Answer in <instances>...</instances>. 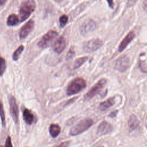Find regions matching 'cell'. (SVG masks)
Returning a JSON list of instances; mask_svg holds the SVG:
<instances>
[{
  "mask_svg": "<svg viewBox=\"0 0 147 147\" xmlns=\"http://www.w3.org/2000/svg\"><path fill=\"white\" fill-rule=\"evenodd\" d=\"M68 21V17L66 14H63L59 18V22L61 27L64 26Z\"/></svg>",
  "mask_w": 147,
  "mask_h": 147,
  "instance_id": "cell-24",
  "label": "cell"
},
{
  "mask_svg": "<svg viewBox=\"0 0 147 147\" xmlns=\"http://www.w3.org/2000/svg\"><path fill=\"white\" fill-rule=\"evenodd\" d=\"M22 115L24 120L26 124L30 125L33 123L34 121V116L29 109L25 108L22 112Z\"/></svg>",
  "mask_w": 147,
  "mask_h": 147,
  "instance_id": "cell-14",
  "label": "cell"
},
{
  "mask_svg": "<svg viewBox=\"0 0 147 147\" xmlns=\"http://www.w3.org/2000/svg\"><path fill=\"white\" fill-rule=\"evenodd\" d=\"M69 143V142L68 141H64V142H62L61 143H60L57 147H67Z\"/></svg>",
  "mask_w": 147,
  "mask_h": 147,
  "instance_id": "cell-27",
  "label": "cell"
},
{
  "mask_svg": "<svg viewBox=\"0 0 147 147\" xmlns=\"http://www.w3.org/2000/svg\"><path fill=\"white\" fill-rule=\"evenodd\" d=\"M96 28V22L91 18L86 20L80 26V32L82 35H86L87 34L93 32Z\"/></svg>",
  "mask_w": 147,
  "mask_h": 147,
  "instance_id": "cell-8",
  "label": "cell"
},
{
  "mask_svg": "<svg viewBox=\"0 0 147 147\" xmlns=\"http://www.w3.org/2000/svg\"><path fill=\"white\" fill-rule=\"evenodd\" d=\"M113 130V127L111 123L107 121L102 122L97 129V133L99 135H105L111 133Z\"/></svg>",
  "mask_w": 147,
  "mask_h": 147,
  "instance_id": "cell-11",
  "label": "cell"
},
{
  "mask_svg": "<svg viewBox=\"0 0 147 147\" xmlns=\"http://www.w3.org/2000/svg\"><path fill=\"white\" fill-rule=\"evenodd\" d=\"M19 21L20 20L18 16L15 14H11L8 16L7 18L6 24L9 26H13L17 25Z\"/></svg>",
  "mask_w": 147,
  "mask_h": 147,
  "instance_id": "cell-19",
  "label": "cell"
},
{
  "mask_svg": "<svg viewBox=\"0 0 147 147\" xmlns=\"http://www.w3.org/2000/svg\"><path fill=\"white\" fill-rule=\"evenodd\" d=\"M34 26V22L33 20H30L26 22L20 29L19 37L20 39L25 38L33 30Z\"/></svg>",
  "mask_w": 147,
  "mask_h": 147,
  "instance_id": "cell-10",
  "label": "cell"
},
{
  "mask_svg": "<svg viewBox=\"0 0 147 147\" xmlns=\"http://www.w3.org/2000/svg\"><path fill=\"white\" fill-rule=\"evenodd\" d=\"M86 85V82L83 78H76L68 84L66 89V94L68 96L75 95L84 89Z\"/></svg>",
  "mask_w": 147,
  "mask_h": 147,
  "instance_id": "cell-2",
  "label": "cell"
},
{
  "mask_svg": "<svg viewBox=\"0 0 147 147\" xmlns=\"http://www.w3.org/2000/svg\"><path fill=\"white\" fill-rule=\"evenodd\" d=\"M6 2V1L5 0H0V5H4V3Z\"/></svg>",
  "mask_w": 147,
  "mask_h": 147,
  "instance_id": "cell-30",
  "label": "cell"
},
{
  "mask_svg": "<svg viewBox=\"0 0 147 147\" xmlns=\"http://www.w3.org/2000/svg\"><path fill=\"white\" fill-rule=\"evenodd\" d=\"M0 118L2 122V125L3 127L6 125V118H5V114L4 111V108L2 103L0 100Z\"/></svg>",
  "mask_w": 147,
  "mask_h": 147,
  "instance_id": "cell-22",
  "label": "cell"
},
{
  "mask_svg": "<svg viewBox=\"0 0 147 147\" xmlns=\"http://www.w3.org/2000/svg\"><path fill=\"white\" fill-rule=\"evenodd\" d=\"M107 3H108V4H109V7H111V8H113V6H114V2L113 1H107Z\"/></svg>",
  "mask_w": 147,
  "mask_h": 147,
  "instance_id": "cell-29",
  "label": "cell"
},
{
  "mask_svg": "<svg viewBox=\"0 0 147 147\" xmlns=\"http://www.w3.org/2000/svg\"><path fill=\"white\" fill-rule=\"evenodd\" d=\"M0 147H2V146H1V145H0Z\"/></svg>",
  "mask_w": 147,
  "mask_h": 147,
  "instance_id": "cell-31",
  "label": "cell"
},
{
  "mask_svg": "<svg viewBox=\"0 0 147 147\" xmlns=\"http://www.w3.org/2000/svg\"><path fill=\"white\" fill-rule=\"evenodd\" d=\"M88 59V57L84 56L76 59L73 64V69H77L82 65Z\"/></svg>",
  "mask_w": 147,
  "mask_h": 147,
  "instance_id": "cell-20",
  "label": "cell"
},
{
  "mask_svg": "<svg viewBox=\"0 0 147 147\" xmlns=\"http://www.w3.org/2000/svg\"><path fill=\"white\" fill-rule=\"evenodd\" d=\"M100 147H103V146H100Z\"/></svg>",
  "mask_w": 147,
  "mask_h": 147,
  "instance_id": "cell-32",
  "label": "cell"
},
{
  "mask_svg": "<svg viewBox=\"0 0 147 147\" xmlns=\"http://www.w3.org/2000/svg\"><path fill=\"white\" fill-rule=\"evenodd\" d=\"M146 64V53L145 52H144L140 55L139 57V67L141 71L145 74L147 72Z\"/></svg>",
  "mask_w": 147,
  "mask_h": 147,
  "instance_id": "cell-17",
  "label": "cell"
},
{
  "mask_svg": "<svg viewBox=\"0 0 147 147\" xmlns=\"http://www.w3.org/2000/svg\"><path fill=\"white\" fill-rule=\"evenodd\" d=\"M60 130H61V128L60 126L57 124L52 123V124H51L49 126V133L53 138L56 137L60 134Z\"/></svg>",
  "mask_w": 147,
  "mask_h": 147,
  "instance_id": "cell-18",
  "label": "cell"
},
{
  "mask_svg": "<svg viewBox=\"0 0 147 147\" xmlns=\"http://www.w3.org/2000/svg\"><path fill=\"white\" fill-rule=\"evenodd\" d=\"M57 36L58 33L56 31L53 30H49L42 37V38L38 41V47L42 49L48 47Z\"/></svg>",
  "mask_w": 147,
  "mask_h": 147,
  "instance_id": "cell-5",
  "label": "cell"
},
{
  "mask_svg": "<svg viewBox=\"0 0 147 147\" xmlns=\"http://www.w3.org/2000/svg\"><path fill=\"white\" fill-rule=\"evenodd\" d=\"M24 49V46L23 45H20L16 49V50L14 52L13 56H12V58L14 61H17L19 59V57H20V55H21L22 52H23Z\"/></svg>",
  "mask_w": 147,
  "mask_h": 147,
  "instance_id": "cell-21",
  "label": "cell"
},
{
  "mask_svg": "<svg viewBox=\"0 0 147 147\" xmlns=\"http://www.w3.org/2000/svg\"><path fill=\"white\" fill-rule=\"evenodd\" d=\"M117 113H118V110L113 111H112L111 113H110L109 114V117H111V118H114V117H115L117 115Z\"/></svg>",
  "mask_w": 147,
  "mask_h": 147,
  "instance_id": "cell-28",
  "label": "cell"
},
{
  "mask_svg": "<svg viewBox=\"0 0 147 147\" xmlns=\"http://www.w3.org/2000/svg\"><path fill=\"white\" fill-rule=\"evenodd\" d=\"M6 68V63L5 59L0 56V76H2Z\"/></svg>",
  "mask_w": 147,
  "mask_h": 147,
  "instance_id": "cell-23",
  "label": "cell"
},
{
  "mask_svg": "<svg viewBox=\"0 0 147 147\" xmlns=\"http://www.w3.org/2000/svg\"><path fill=\"white\" fill-rule=\"evenodd\" d=\"M36 7V2L33 0L22 1L19 10L20 21L23 22L28 18L31 14L34 11Z\"/></svg>",
  "mask_w": 147,
  "mask_h": 147,
  "instance_id": "cell-1",
  "label": "cell"
},
{
  "mask_svg": "<svg viewBox=\"0 0 147 147\" xmlns=\"http://www.w3.org/2000/svg\"><path fill=\"white\" fill-rule=\"evenodd\" d=\"M4 147H13L11 142V140L10 136H8L6 140Z\"/></svg>",
  "mask_w": 147,
  "mask_h": 147,
  "instance_id": "cell-26",
  "label": "cell"
},
{
  "mask_svg": "<svg viewBox=\"0 0 147 147\" xmlns=\"http://www.w3.org/2000/svg\"><path fill=\"white\" fill-rule=\"evenodd\" d=\"M127 125L130 130H134L137 129L140 125V121L137 117L134 114L131 115L129 118Z\"/></svg>",
  "mask_w": 147,
  "mask_h": 147,
  "instance_id": "cell-15",
  "label": "cell"
},
{
  "mask_svg": "<svg viewBox=\"0 0 147 147\" xmlns=\"http://www.w3.org/2000/svg\"><path fill=\"white\" fill-rule=\"evenodd\" d=\"M9 105H10V113L11 116L16 123L18 122V107L16 99L14 96H11L9 99Z\"/></svg>",
  "mask_w": 147,
  "mask_h": 147,
  "instance_id": "cell-9",
  "label": "cell"
},
{
  "mask_svg": "<svg viewBox=\"0 0 147 147\" xmlns=\"http://www.w3.org/2000/svg\"><path fill=\"white\" fill-rule=\"evenodd\" d=\"M94 123V121L91 118H86L80 121L75 125L70 130L69 134L71 136H76L88 129Z\"/></svg>",
  "mask_w": 147,
  "mask_h": 147,
  "instance_id": "cell-3",
  "label": "cell"
},
{
  "mask_svg": "<svg viewBox=\"0 0 147 147\" xmlns=\"http://www.w3.org/2000/svg\"><path fill=\"white\" fill-rule=\"evenodd\" d=\"M66 47V41L63 36L59 37L55 42L53 48L57 53H61Z\"/></svg>",
  "mask_w": 147,
  "mask_h": 147,
  "instance_id": "cell-12",
  "label": "cell"
},
{
  "mask_svg": "<svg viewBox=\"0 0 147 147\" xmlns=\"http://www.w3.org/2000/svg\"><path fill=\"white\" fill-rule=\"evenodd\" d=\"M135 37V33L134 32H130L122 40L120 44L119 45L118 47V51L121 52H122L128 45V44L131 41V40L134 38Z\"/></svg>",
  "mask_w": 147,
  "mask_h": 147,
  "instance_id": "cell-13",
  "label": "cell"
},
{
  "mask_svg": "<svg viewBox=\"0 0 147 147\" xmlns=\"http://www.w3.org/2000/svg\"><path fill=\"white\" fill-rule=\"evenodd\" d=\"M107 80L105 78L100 79L97 82L91 89L85 94L84 98L87 100H89L94 97L96 94H99L106 84Z\"/></svg>",
  "mask_w": 147,
  "mask_h": 147,
  "instance_id": "cell-4",
  "label": "cell"
},
{
  "mask_svg": "<svg viewBox=\"0 0 147 147\" xmlns=\"http://www.w3.org/2000/svg\"><path fill=\"white\" fill-rule=\"evenodd\" d=\"M75 55V51H74V49L73 47H71L69 51L67 52V55H66V59L67 60H68V59H70L71 58H72Z\"/></svg>",
  "mask_w": 147,
  "mask_h": 147,
  "instance_id": "cell-25",
  "label": "cell"
},
{
  "mask_svg": "<svg viewBox=\"0 0 147 147\" xmlns=\"http://www.w3.org/2000/svg\"><path fill=\"white\" fill-rule=\"evenodd\" d=\"M115 103V97L113 96L111 98H108L106 100L101 102L99 104V109L101 111H105L109 108L112 107Z\"/></svg>",
  "mask_w": 147,
  "mask_h": 147,
  "instance_id": "cell-16",
  "label": "cell"
},
{
  "mask_svg": "<svg viewBox=\"0 0 147 147\" xmlns=\"http://www.w3.org/2000/svg\"><path fill=\"white\" fill-rule=\"evenodd\" d=\"M103 45V41L99 38L91 39L83 44V50L86 52H94Z\"/></svg>",
  "mask_w": 147,
  "mask_h": 147,
  "instance_id": "cell-6",
  "label": "cell"
},
{
  "mask_svg": "<svg viewBox=\"0 0 147 147\" xmlns=\"http://www.w3.org/2000/svg\"><path fill=\"white\" fill-rule=\"evenodd\" d=\"M130 63L129 57L127 55H123L119 57L115 61L114 64L115 69L123 72L127 70Z\"/></svg>",
  "mask_w": 147,
  "mask_h": 147,
  "instance_id": "cell-7",
  "label": "cell"
}]
</instances>
